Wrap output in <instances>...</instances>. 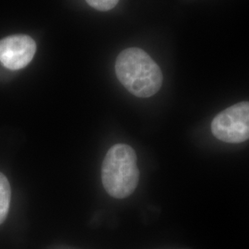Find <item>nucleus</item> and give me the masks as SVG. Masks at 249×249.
I'll return each mask as SVG.
<instances>
[{
	"label": "nucleus",
	"mask_w": 249,
	"mask_h": 249,
	"mask_svg": "<svg viewBox=\"0 0 249 249\" xmlns=\"http://www.w3.org/2000/svg\"><path fill=\"white\" fill-rule=\"evenodd\" d=\"M137 155L125 144H116L106 155L102 166V181L107 193L116 198L130 196L139 183Z\"/></svg>",
	"instance_id": "2"
},
{
	"label": "nucleus",
	"mask_w": 249,
	"mask_h": 249,
	"mask_svg": "<svg viewBox=\"0 0 249 249\" xmlns=\"http://www.w3.org/2000/svg\"><path fill=\"white\" fill-rule=\"evenodd\" d=\"M11 198V189L9 180L0 173V224L4 223L9 213Z\"/></svg>",
	"instance_id": "5"
},
{
	"label": "nucleus",
	"mask_w": 249,
	"mask_h": 249,
	"mask_svg": "<svg viewBox=\"0 0 249 249\" xmlns=\"http://www.w3.org/2000/svg\"><path fill=\"white\" fill-rule=\"evenodd\" d=\"M214 136L224 142L240 143L249 139V102L229 107L214 117Z\"/></svg>",
	"instance_id": "3"
},
{
	"label": "nucleus",
	"mask_w": 249,
	"mask_h": 249,
	"mask_svg": "<svg viewBox=\"0 0 249 249\" xmlns=\"http://www.w3.org/2000/svg\"><path fill=\"white\" fill-rule=\"evenodd\" d=\"M117 79L125 89L140 98H148L159 91L162 73L151 56L140 48H127L117 56Z\"/></svg>",
	"instance_id": "1"
},
{
	"label": "nucleus",
	"mask_w": 249,
	"mask_h": 249,
	"mask_svg": "<svg viewBox=\"0 0 249 249\" xmlns=\"http://www.w3.org/2000/svg\"><path fill=\"white\" fill-rule=\"evenodd\" d=\"M36 52V42L29 36L16 35L0 40V62L11 71L25 68Z\"/></svg>",
	"instance_id": "4"
},
{
	"label": "nucleus",
	"mask_w": 249,
	"mask_h": 249,
	"mask_svg": "<svg viewBox=\"0 0 249 249\" xmlns=\"http://www.w3.org/2000/svg\"><path fill=\"white\" fill-rule=\"evenodd\" d=\"M87 3L93 9L100 11H107L114 9L119 0H86Z\"/></svg>",
	"instance_id": "6"
}]
</instances>
